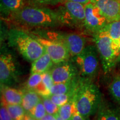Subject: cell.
I'll return each instance as SVG.
<instances>
[{
  "instance_id": "6da1fadb",
  "label": "cell",
  "mask_w": 120,
  "mask_h": 120,
  "mask_svg": "<svg viewBox=\"0 0 120 120\" xmlns=\"http://www.w3.org/2000/svg\"><path fill=\"white\" fill-rule=\"evenodd\" d=\"M10 17L20 25L32 27H55L62 25L57 10L41 6L25 5Z\"/></svg>"
},
{
  "instance_id": "7a4b0ae2",
  "label": "cell",
  "mask_w": 120,
  "mask_h": 120,
  "mask_svg": "<svg viewBox=\"0 0 120 120\" xmlns=\"http://www.w3.org/2000/svg\"><path fill=\"white\" fill-rule=\"evenodd\" d=\"M74 97L78 112L86 118L96 113L102 102L98 86L91 79L81 77Z\"/></svg>"
},
{
  "instance_id": "3957f363",
  "label": "cell",
  "mask_w": 120,
  "mask_h": 120,
  "mask_svg": "<svg viewBox=\"0 0 120 120\" xmlns=\"http://www.w3.org/2000/svg\"><path fill=\"white\" fill-rule=\"evenodd\" d=\"M8 41L9 44L28 61L33 62L46 52L43 46L32 34L22 30H10L8 33Z\"/></svg>"
},
{
  "instance_id": "277c9868",
  "label": "cell",
  "mask_w": 120,
  "mask_h": 120,
  "mask_svg": "<svg viewBox=\"0 0 120 120\" xmlns=\"http://www.w3.org/2000/svg\"><path fill=\"white\" fill-rule=\"evenodd\" d=\"M93 36L103 71L107 74L112 71L120 58L119 47L103 29Z\"/></svg>"
},
{
  "instance_id": "5b68a950",
  "label": "cell",
  "mask_w": 120,
  "mask_h": 120,
  "mask_svg": "<svg viewBox=\"0 0 120 120\" xmlns=\"http://www.w3.org/2000/svg\"><path fill=\"white\" fill-rule=\"evenodd\" d=\"M74 63L79 69L81 77L92 79L98 73L100 56L96 45H88L77 56Z\"/></svg>"
},
{
  "instance_id": "8992f818",
  "label": "cell",
  "mask_w": 120,
  "mask_h": 120,
  "mask_svg": "<svg viewBox=\"0 0 120 120\" xmlns=\"http://www.w3.org/2000/svg\"><path fill=\"white\" fill-rule=\"evenodd\" d=\"M61 4L57 11L62 25L73 28H85V6L68 1Z\"/></svg>"
},
{
  "instance_id": "52a82bcc",
  "label": "cell",
  "mask_w": 120,
  "mask_h": 120,
  "mask_svg": "<svg viewBox=\"0 0 120 120\" xmlns=\"http://www.w3.org/2000/svg\"><path fill=\"white\" fill-rule=\"evenodd\" d=\"M41 37L62 43L68 50L70 55L73 57L80 53L86 46V39L79 34L47 31L45 32L43 36Z\"/></svg>"
},
{
  "instance_id": "ba28073f",
  "label": "cell",
  "mask_w": 120,
  "mask_h": 120,
  "mask_svg": "<svg viewBox=\"0 0 120 120\" xmlns=\"http://www.w3.org/2000/svg\"><path fill=\"white\" fill-rule=\"evenodd\" d=\"M85 28L94 34L102 30L109 23L98 7L90 2L85 6Z\"/></svg>"
},
{
  "instance_id": "9c48e42d",
  "label": "cell",
  "mask_w": 120,
  "mask_h": 120,
  "mask_svg": "<svg viewBox=\"0 0 120 120\" xmlns=\"http://www.w3.org/2000/svg\"><path fill=\"white\" fill-rule=\"evenodd\" d=\"M32 35L43 46L55 64L67 61L71 56L67 48L60 42L40 36Z\"/></svg>"
},
{
  "instance_id": "30bf717a",
  "label": "cell",
  "mask_w": 120,
  "mask_h": 120,
  "mask_svg": "<svg viewBox=\"0 0 120 120\" xmlns=\"http://www.w3.org/2000/svg\"><path fill=\"white\" fill-rule=\"evenodd\" d=\"M49 71L55 83L70 81L79 77V71L74 62L67 61L55 64Z\"/></svg>"
},
{
  "instance_id": "8fae6325",
  "label": "cell",
  "mask_w": 120,
  "mask_h": 120,
  "mask_svg": "<svg viewBox=\"0 0 120 120\" xmlns=\"http://www.w3.org/2000/svg\"><path fill=\"white\" fill-rule=\"evenodd\" d=\"M1 85L11 86L17 81V70L11 54L3 53L0 57Z\"/></svg>"
},
{
  "instance_id": "7c38bea8",
  "label": "cell",
  "mask_w": 120,
  "mask_h": 120,
  "mask_svg": "<svg viewBox=\"0 0 120 120\" xmlns=\"http://www.w3.org/2000/svg\"><path fill=\"white\" fill-rule=\"evenodd\" d=\"M97 6L107 21L120 20V0H91Z\"/></svg>"
},
{
  "instance_id": "4fadbf2b",
  "label": "cell",
  "mask_w": 120,
  "mask_h": 120,
  "mask_svg": "<svg viewBox=\"0 0 120 120\" xmlns=\"http://www.w3.org/2000/svg\"><path fill=\"white\" fill-rule=\"evenodd\" d=\"M1 105H22L23 91L1 85Z\"/></svg>"
},
{
  "instance_id": "5bb4252c",
  "label": "cell",
  "mask_w": 120,
  "mask_h": 120,
  "mask_svg": "<svg viewBox=\"0 0 120 120\" xmlns=\"http://www.w3.org/2000/svg\"><path fill=\"white\" fill-rule=\"evenodd\" d=\"M54 64H55L50 56L46 51L41 56L32 62L31 74L34 73L43 74L47 72L50 71Z\"/></svg>"
},
{
  "instance_id": "9a60e30c",
  "label": "cell",
  "mask_w": 120,
  "mask_h": 120,
  "mask_svg": "<svg viewBox=\"0 0 120 120\" xmlns=\"http://www.w3.org/2000/svg\"><path fill=\"white\" fill-rule=\"evenodd\" d=\"M96 113V120H120V111L103 101Z\"/></svg>"
},
{
  "instance_id": "2e32d148",
  "label": "cell",
  "mask_w": 120,
  "mask_h": 120,
  "mask_svg": "<svg viewBox=\"0 0 120 120\" xmlns=\"http://www.w3.org/2000/svg\"><path fill=\"white\" fill-rule=\"evenodd\" d=\"M27 0H0L1 12L5 16H9L25 6Z\"/></svg>"
},
{
  "instance_id": "e0dca14e",
  "label": "cell",
  "mask_w": 120,
  "mask_h": 120,
  "mask_svg": "<svg viewBox=\"0 0 120 120\" xmlns=\"http://www.w3.org/2000/svg\"><path fill=\"white\" fill-rule=\"evenodd\" d=\"M80 77H78L70 81L64 83H55L49 90V95L65 94L73 92L77 88Z\"/></svg>"
},
{
  "instance_id": "ac0fdd59",
  "label": "cell",
  "mask_w": 120,
  "mask_h": 120,
  "mask_svg": "<svg viewBox=\"0 0 120 120\" xmlns=\"http://www.w3.org/2000/svg\"><path fill=\"white\" fill-rule=\"evenodd\" d=\"M42 98L36 91L27 88L23 92L22 105L26 112H30L41 100Z\"/></svg>"
},
{
  "instance_id": "d6986e66",
  "label": "cell",
  "mask_w": 120,
  "mask_h": 120,
  "mask_svg": "<svg viewBox=\"0 0 120 120\" xmlns=\"http://www.w3.org/2000/svg\"><path fill=\"white\" fill-rule=\"evenodd\" d=\"M75 96V95H74ZM77 110L76 107L75 97L65 104L60 106L58 114L64 120H71L73 114Z\"/></svg>"
},
{
  "instance_id": "ffe728a7",
  "label": "cell",
  "mask_w": 120,
  "mask_h": 120,
  "mask_svg": "<svg viewBox=\"0 0 120 120\" xmlns=\"http://www.w3.org/2000/svg\"><path fill=\"white\" fill-rule=\"evenodd\" d=\"M103 30L107 32L113 41L119 47L120 40V20L109 22Z\"/></svg>"
},
{
  "instance_id": "44dd1931",
  "label": "cell",
  "mask_w": 120,
  "mask_h": 120,
  "mask_svg": "<svg viewBox=\"0 0 120 120\" xmlns=\"http://www.w3.org/2000/svg\"><path fill=\"white\" fill-rule=\"evenodd\" d=\"M109 91L114 101L120 104V74L112 79L109 86Z\"/></svg>"
},
{
  "instance_id": "7402d4cb",
  "label": "cell",
  "mask_w": 120,
  "mask_h": 120,
  "mask_svg": "<svg viewBox=\"0 0 120 120\" xmlns=\"http://www.w3.org/2000/svg\"><path fill=\"white\" fill-rule=\"evenodd\" d=\"M4 106L7 108L13 120H23L27 112L22 105H6Z\"/></svg>"
},
{
  "instance_id": "603a6c76",
  "label": "cell",
  "mask_w": 120,
  "mask_h": 120,
  "mask_svg": "<svg viewBox=\"0 0 120 120\" xmlns=\"http://www.w3.org/2000/svg\"><path fill=\"white\" fill-rule=\"evenodd\" d=\"M75 92H76V90L73 92H69L67 94H51V95H49L47 97H49L53 103L60 107L70 101L74 96Z\"/></svg>"
},
{
  "instance_id": "cb8c5ba5",
  "label": "cell",
  "mask_w": 120,
  "mask_h": 120,
  "mask_svg": "<svg viewBox=\"0 0 120 120\" xmlns=\"http://www.w3.org/2000/svg\"><path fill=\"white\" fill-rule=\"evenodd\" d=\"M42 82V74L40 73H32L30 76L26 83V87L29 89L34 91L41 85Z\"/></svg>"
},
{
  "instance_id": "d4e9b609",
  "label": "cell",
  "mask_w": 120,
  "mask_h": 120,
  "mask_svg": "<svg viewBox=\"0 0 120 120\" xmlns=\"http://www.w3.org/2000/svg\"><path fill=\"white\" fill-rule=\"evenodd\" d=\"M27 113L37 120H40L42 118L47 114V112L43 102L42 101V99L32 110Z\"/></svg>"
},
{
  "instance_id": "484cf974",
  "label": "cell",
  "mask_w": 120,
  "mask_h": 120,
  "mask_svg": "<svg viewBox=\"0 0 120 120\" xmlns=\"http://www.w3.org/2000/svg\"><path fill=\"white\" fill-rule=\"evenodd\" d=\"M42 101L44 105L47 113L52 115H55L58 113L60 107L53 103L49 97H42Z\"/></svg>"
},
{
  "instance_id": "4316f807",
  "label": "cell",
  "mask_w": 120,
  "mask_h": 120,
  "mask_svg": "<svg viewBox=\"0 0 120 120\" xmlns=\"http://www.w3.org/2000/svg\"><path fill=\"white\" fill-rule=\"evenodd\" d=\"M42 83L49 94V90L55 84L53 79H52L51 75L49 73V71L45 72L42 74Z\"/></svg>"
},
{
  "instance_id": "83f0119b",
  "label": "cell",
  "mask_w": 120,
  "mask_h": 120,
  "mask_svg": "<svg viewBox=\"0 0 120 120\" xmlns=\"http://www.w3.org/2000/svg\"><path fill=\"white\" fill-rule=\"evenodd\" d=\"M30 1L32 4H45V5H56L57 4H61L65 0H27Z\"/></svg>"
},
{
  "instance_id": "f1b7e54d",
  "label": "cell",
  "mask_w": 120,
  "mask_h": 120,
  "mask_svg": "<svg viewBox=\"0 0 120 120\" xmlns=\"http://www.w3.org/2000/svg\"><path fill=\"white\" fill-rule=\"evenodd\" d=\"M1 120H13L5 106L1 105L0 109Z\"/></svg>"
},
{
  "instance_id": "f546056e",
  "label": "cell",
  "mask_w": 120,
  "mask_h": 120,
  "mask_svg": "<svg viewBox=\"0 0 120 120\" xmlns=\"http://www.w3.org/2000/svg\"><path fill=\"white\" fill-rule=\"evenodd\" d=\"M87 119H88V118L83 116L78 112L77 110H76L73 114L71 120H87Z\"/></svg>"
},
{
  "instance_id": "4dcf8cb0",
  "label": "cell",
  "mask_w": 120,
  "mask_h": 120,
  "mask_svg": "<svg viewBox=\"0 0 120 120\" xmlns=\"http://www.w3.org/2000/svg\"><path fill=\"white\" fill-rule=\"evenodd\" d=\"M65 1H71V2H73L79 3V4H82L84 6H85L86 4H88V3L91 2V0H65Z\"/></svg>"
},
{
  "instance_id": "1f68e13d",
  "label": "cell",
  "mask_w": 120,
  "mask_h": 120,
  "mask_svg": "<svg viewBox=\"0 0 120 120\" xmlns=\"http://www.w3.org/2000/svg\"><path fill=\"white\" fill-rule=\"evenodd\" d=\"M40 120H56V118L54 115H49V114L47 113Z\"/></svg>"
},
{
  "instance_id": "d6a6232c",
  "label": "cell",
  "mask_w": 120,
  "mask_h": 120,
  "mask_svg": "<svg viewBox=\"0 0 120 120\" xmlns=\"http://www.w3.org/2000/svg\"><path fill=\"white\" fill-rule=\"evenodd\" d=\"M23 120H37L36 119V118H34V117H32L31 115H30L29 113H28L27 112L26 115H25V117H24Z\"/></svg>"
},
{
  "instance_id": "836d02e7",
  "label": "cell",
  "mask_w": 120,
  "mask_h": 120,
  "mask_svg": "<svg viewBox=\"0 0 120 120\" xmlns=\"http://www.w3.org/2000/svg\"><path fill=\"white\" fill-rule=\"evenodd\" d=\"M54 116H55V117H56V120H64V119H62V118H61V117H60V116H59V115H58V113L56 114V115H54Z\"/></svg>"
},
{
  "instance_id": "e575fe53",
  "label": "cell",
  "mask_w": 120,
  "mask_h": 120,
  "mask_svg": "<svg viewBox=\"0 0 120 120\" xmlns=\"http://www.w3.org/2000/svg\"><path fill=\"white\" fill-rule=\"evenodd\" d=\"M119 51H120V42H119Z\"/></svg>"
}]
</instances>
